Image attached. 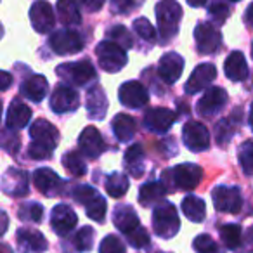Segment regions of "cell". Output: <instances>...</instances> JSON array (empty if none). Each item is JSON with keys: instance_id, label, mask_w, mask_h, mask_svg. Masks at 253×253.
Returning <instances> with one entry per match:
<instances>
[{"instance_id": "cell-15", "label": "cell", "mask_w": 253, "mask_h": 253, "mask_svg": "<svg viewBox=\"0 0 253 253\" xmlns=\"http://www.w3.org/2000/svg\"><path fill=\"white\" fill-rule=\"evenodd\" d=\"M227 92L220 87H208V90L201 95L196 104V113L203 118H213L227 104Z\"/></svg>"}, {"instance_id": "cell-49", "label": "cell", "mask_w": 253, "mask_h": 253, "mask_svg": "<svg viewBox=\"0 0 253 253\" xmlns=\"http://www.w3.org/2000/svg\"><path fill=\"white\" fill-rule=\"evenodd\" d=\"M12 84V77L7 73V71H2V80H0V85H2V90H7Z\"/></svg>"}, {"instance_id": "cell-38", "label": "cell", "mask_w": 253, "mask_h": 253, "mask_svg": "<svg viewBox=\"0 0 253 253\" xmlns=\"http://www.w3.org/2000/svg\"><path fill=\"white\" fill-rule=\"evenodd\" d=\"M43 210L45 208L37 201H26V203L19 205L18 218L23 222H28V224H40L43 220V215H45Z\"/></svg>"}, {"instance_id": "cell-14", "label": "cell", "mask_w": 253, "mask_h": 253, "mask_svg": "<svg viewBox=\"0 0 253 253\" xmlns=\"http://www.w3.org/2000/svg\"><path fill=\"white\" fill-rule=\"evenodd\" d=\"M33 182L45 198L61 196V194H64V187H66V182L52 169H47V167L37 169L33 172Z\"/></svg>"}, {"instance_id": "cell-17", "label": "cell", "mask_w": 253, "mask_h": 253, "mask_svg": "<svg viewBox=\"0 0 253 253\" xmlns=\"http://www.w3.org/2000/svg\"><path fill=\"white\" fill-rule=\"evenodd\" d=\"M2 191L11 198H23L30 194V175L21 169L11 167L2 175Z\"/></svg>"}, {"instance_id": "cell-52", "label": "cell", "mask_w": 253, "mask_h": 253, "mask_svg": "<svg viewBox=\"0 0 253 253\" xmlns=\"http://www.w3.org/2000/svg\"><path fill=\"white\" fill-rule=\"evenodd\" d=\"M191 7H205V5L210 2V0H186Z\"/></svg>"}, {"instance_id": "cell-55", "label": "cell", "mask_w": 253, "mask_h": 253, "mask_svg": "<svg viewBox=\"0 0 253 253\" xmlns=\"http://www.w3.org/2000/svg\"><path fill=\"white\" fill-rule=\"evenodd\" d=\"M2 218H4V227H2V234H4L5 229H7V215H5V211H2Z\"/></svg>"}, {"instance_id": "cell-16", "label": "cell", "mask_w": 253, "mask_h": 253, "mask_svg": "<svg viewBox=\"0 0 253 253\" xmlns=\"http://www.w3.org/2000/svg\"><path fill=\"white\" fill-rule=\"evenodd\" d=\"M30 23L37 33H49L56 26V14L47 0H35L30 7Z\"/></svg>"}, {"instance_id": "cell-41", "label": "cell", "mask_w": 253, "mask_h": 253, "mask_svg": "<svg viewBox=\"0 0 253 253\" xmlns=\"http://www.w3.org/2000/svg\"><path fill=\"white\" fill-rule=\"evenodd\" d=\"M238 162L243 173L248 177L253 175V141H245L238 148Z\"/></svg>"}, {"instance_id": "cell-34", "label": "cell", "mask_w": 253, "mask_h": 253, "mask_svg": "<svg viewBox=\"0 0 253 253\" xmlns=\"http://www.w3.org/2000/svg\"><path fill=\"white\" fill-rule=\"evenodd\" d=\"M180 210L186 215V218H189L194 224H200L207 217V203L201 198L194 196V194H189V196L184 198L182 205H180Z\"/></svg>"}, {"instance_id": "cell-26", "label": "cell", "mask_w": 253, "mask_h": 253, "mask_svg": "<svg viewBox=\"0 0 253 253\" xmlns=\"http://www.w3.org/2000/svg\"><path fill=\"white\" fill-rule=\"evenodd\" d=\"M113 222H115V227L123 234H132L135 229L141 227L139 215L135 213L132 205H116L113 208Z\"/></svg>"}, {"instance_id": "cell-11", "label": "cell", "mask_w": 253, "mask_h": 253, "mask_svg": "<svg viewBox=\"0 0 253 253\" xmlns=\"http://www.w3.org/2000/svg\"><path fill=\"white\" fill-rule=\"evenodd\" d=\"M49 106L57 115H66V113H75L80 108V94L75 90L71 85L59 84L52 90L49 99Z\"/></svg>"}, {"instance_id": "cell-36", "label": "cell", "mask_w": 253, "mask_h": 253, "mask_svg": "<svg viewBox=\"0 0 253 253\" xmlns=\"http://www.w3.org/2000/svg\"><path fill=\"white\" fill-rule=\"evenodd\" d=\"M61 163L71 177L78 179V177H84L87 173V163L78 151H66L61 158Z\"/></svg>"}, {"instance_id": "cell-4", "label": "cell", "mask_w": 253, "mask_h": 253, "mask_svg": "<svg viewBox=\"0 0 253 253\" xmlns=\"http://www.w3.org/2000/svg\"><path fill=\"white\" fill-rule=\"evenodd\" d=\"M71 198L77 201L78 205L85 207V213L90 220L102 224L106 220V211H108V203L106 198L101 196L97 189L87 184H80L71 189Z\"/></svg>"}, {"instance_id": "cell-32", "label": "cell", "mask_w": 253, "mask_h": 253, "mask_svg": "<svg viewBox=\"0 0 253 253\" xmlns=\"http://www.w3.org/2000/svg\"><path fill=\"white\" fill-rule=\"evenodd\" d=\"M56 12L59 16V21L64 26H78L82 23V12H80V2L78 0H57L56 2Z\"/></svg>"}, {"instance_id": "cell-30", "label": "cell", "mask_w": 253, "mask_h": 253, "mask_svg": "<svg viewBox=\"0 0 253 253\" xmlns=\"http://www.w3.org/2000/svg\"><path fill=\"white\" fill-rule=\"evenodd\" d=\"M144 158H146L144 148H142L139 142L132 144L130 148L125 151L123 165H125V169L128 170V173H130L134 179H139V177L144 175Z\"/></svg>"}, {"instance_id": "cell-9", "label": "cell", "mask_w": 253, "mask_h": 253, "mask_svg": "<svg viewBox=\"0 0 253 253\" xmlns=\"http://www.w3.org/2000/svg\"><path fill=\"white\" fill-rule=\"evenodd\" d=\"M194 42H196V50L203 56H211L217 54L222 45V33L220 30L215 28L213 23L200 21L194 26Z\"/></svg>"}, {"instance_id": "cell-37", "label": "cell", "mask_w": 253, "mask_h": 253, "mask_svg": "<svg viewBox=\"0 0 253 253\" xmlns=\"http://www.w3.org/2000/svg\"><path fill=\"white\" fill-rule=\"evenodd\" d=\"M218 236L225 248L238 250L243 243V229L239 224H224L218 227Z\"/></svg>"}, {"instance_id": "cell-25", "label": "cell", "mask_w": 253, "mask_h": 253, "mask_svg": "<svg viewBox=\"0 0 253 253\" xmlns=\"http://www.w3.org/2000/svg\"><path fill=\"white\" fill-rule=\"evenodd\" d=\"M85 108H87V116L90 120H102L108 113V97H106L104 88L99 84L92 85L85 95Z\"/></svg>"}, {"instance_id": "cell-10", "label": "cell", "mask_w": 253, "mask_h": 253, "mask_svg": "<svg viewBox=\"0 0 253 253\" xmlns=\"http://www.w3.org/2000/svg\"><path fill=\"white\" fill-rule=\"evenodd\" d=\"M211 201L213 207L220 213H238L243 207L241 189L238 186H220L211 189Z\"/></svg>"}, {"instance_id": "cell-42", "label": "cell", "mask_w": 253, "mask_h": 253, "mask_svg": "<svg viewBox=\"0 0 253 253\" xmlns=\"http://www.w3.org/2000/svg\"><path fill=\"white\" fill-rule=\"evenodd\" d=\"M132 28H134V32L137 33V37L141 40H144V42L151 43V45H155L156 42V30L153 28V25L149 23V19L146 18H137L134 19V23H132Z\"/></svg>"}, {"instance_id": "cell-19", "label": "cell", "mask_w": 253, "mask_h": 253, "mask_svg": "<svg viewBox=\"0 0 253 253\" xmlns=\"http://www.w3.org/2000/svg\"><path fill=\"white\" fill-rule=\"evenodd\" d=\"M16 245L19 253H45L49 248L47 238L33 227H21L16 231Z\"/></svg>"}, {"instance_id": "cell-57", "label": "cell", "mask_w": 253, "mask_h": 253, "mask_svg": "<svg viewBox=\"0 0 253 253\" xmlns=\"http://www.w3.org/2000/svg\"><path fill=\"white\" fill-rule=\"evenodd\" d=\"M231 2H239V0H231Z\"/></svg>"}, {"instance_id": "cell-29", "label": "cell", "mask_w": 253, "mask_h": 253, "mask_svg": "<svg viewBox=\"0 0 253 253\" xmlns=\"http://www.w3.org/2000/svg\"><path fill=\"white\" fill-rule=\"evenodd\" d=\"M165 194H169V193H167V189H165V186L162 184V180L151 179V180H148V182H144L141 187H139L137 200H139V203H141L142 207L149 208V207H153V205H156V203H162V200H163V196H165Z\"/></svg>"}, {"instance_id": "cell-8", "label": "cell", "mask_w": 253, "mask_h": 253, "mask_svg": "<svg viewBox=\"0 0 253 253\" xmlns=\"http://www.w3.org/2000/svg\"><path fill=\"white\" fill-rule=\"evenodd\" d=\"M49 47L57 56H73L85 49V42L77 30H56L49 37Z\"/></svg>"}, {"instance_id": "cell-5", "label": "cell", "mask_w": 253, "mask_h": 253, "mask_svg": "<svg viewBox=\"0 0 253 253\" xmlns=\"http://www.w3.org/2000/svg\"><path fill=\"white\" fill-rule=\"evenodd\" d=\"M153 232L162 239H172L180 231V218L175 205L170 201H162L153 208L151 215Z\"/></svg>"}, {"instance_id": "cell-44", "label": "cell", "mask_w": 253, "mask_h": 253, "mask_svg": "<svg viewBox=\"0 0 253 253\" xmlns=\"http://www.w3.org/2000/svg\"><path fill=\"white\" fill-rule=\"evenodd\" d=\"M229 14H231V9L225 4L224 0H213L210 5H208V16L215 25H224L227 21Z\"/></svg>"}, {"instance_id": "cell-40", "label": "cell", "mask_w": 253, "mask_h": 253, "mask_svg": "<svg viewBox=\"0 0 253 253\" xmlns=\"http://www.w3.org/2000/svg\"><path fill=\"white\" fill-rule=\"evenodd\" d=\"M106 39L113 40V42H116L118 45L125 47L126 50L134 47V37H132V33L123 25H115L106 30Z\"/></svg>"}, {"instance_id": "cell-43", "label": "cell", "mask_w": 253, "mask_h": 253, "mask_svg": "<svg viewBox=\"0 0 253 253\" xmlns=\"http://www.w3.org/2000/svg\"><path fill=\"white\" fill-rule=\"evenodd\" d=\"M193 248L196 253H224V250L210 234H198L193 241Z\"/></svg>"}, {"instance_id": "cell-56", "label": "cell", "mask_w": 253, "mask_h": 253, "mask_svg": "<svg viewBox=\"0 0 253 253\" xmlns=\"http://www.w3.org/2000/svg\"><path fill=\"white\" fill-rule=\"evenodd\" d=\"M252 59H253V42H252Z\"/></svg>"}, {"instance_id": "cell-2", "label": "cell", "mask_w": 253, "mask_h": 253, "mask_svg": "<svg viewBox=\"0 0 253 253\" xmlns=\"http://www.w3.org/2000/svg\"><path fill=\"white\" fill-rule=\"evenodd\" d=\"M203 179V169L196 163H180L162 172V184L167 193L175 191H193Z\"/></svg>"}, {"instance_id": "cell-39", "label": "cell", "mask_w": 253, "mask_h": 253, "mask_svg": "<svg viewBox=\"0 0 253 253\" xmlns=\"http://www.w3.org/2000/svg\"><path fill=\"white\" fill-rule=\"evenodd\" d=\"M94 229L90 225H85L77 231V234L71 238V245L75 248V253H87L94 248Z\"/></svg>"}, {"instance_id": "cell-48", "label": "cell", "mask_w": 253, "mask_h": 253, "mask_svg": "<svg viewBox=\"0 0 253 253\" xmlns=\"http://www.w3.org/2000/svg\"><path fill=\"white\" fill-rule=\"evenodd\" d=\"M78 2H80V5L87 12H97L102 9L106 0H78Z\"/></svg>"}, {"instance_id": "cell-22", "label": "cell", "mask_w": 253, "mask_h": 253, "mask_svg": "<svg viewBox=\"0 0 253 253\" xmlns=\"http://www.w3.org/2000/svg\"><path fill=\"white\" fill-rule=\"evenodd\" d=\"M177 115L169 108H151L144 115V126L155 134H167L175 123Z\"/></svg>"}, {"instance_id": "cell-24", "label": "cell", "mask_w": 253, "mask_h": 253, "mask_svg": "<svg viewBox=\"0 0 253 253\" xmlns=\"http://www.w3.org/2000/svg\"><path fill=\"white\" fill-rule=\"evenodd\" d=\"M32 108L21 101V99H12L9 104L7 115H5V126L7 130H21L25 126H28L30 120H32Z\"/></svg>"}, {"instance_id": "cell-21", "label": "cell", "mask_w": 253, "mask_h": 253, "mask_svg": "<svg viewBox=\"0 0 253 253\" xmlns=\"http://www.w3.org/2000/svg\"><path fill=\"white\" fill-rule=\"evenodd\" d=\"M217 78V68L211 63H201L193 70L191 77L187 78L186 85H184V92L187 95H194L198 92H201L203 88H207L211 82Z\"/></svg>"}, {"instance_id": "cell-33", "label": "cell", "mask_w": 253, "mask_h": 253, "mask_svg": "<svg viewBox=\"0 0 253 253\" xmlns=\"http://www.w3.org/2000/svg\"><path fill=\"white\" fill-rule=\"evenodd\" d=\"M111 130L120 142H128L135 135V120L126 113H118L111 120Z\"/></svg>"}, {"instance_id": "cell-45", "label": "cell", "mask_w": 253, "mask_h": 253, "mask_svg": "<svg viewBox=\"0 0 253 253\" xmlns=\"http://www.w3.org/2000/svg\"><path fill=\"white\" fill-rule=\"evenodd\" d=\"M99 253H125V243L120 236L108 234L99 243Z\"/></svg>"}, {"instance_id": "cell-31", "label": "cell", "mask_w": 253, "mask_h": 253, "mask_svg": "<svg viewBox=\"0 0 253 253\" xmlns=\"http://www.w3.org/2000/svg\"><path fill=\"white\" fill-rule=\"evenodd\" d=\"M239 113H241V108L234 109L229 118H222L220 122L217 123V126H215V141H217V144L220 146V148L222 146H227L229 142H231L232 135L238 132Z\"/></svg>"}, {"instance_id": "cell-23", "label": "cell", "mask_w": 253, "mask_h": 253, "mask_svg": "<svg viewBox=\"0 0 253 253\" xmlns=\"http://www.w3.org/2000/svg\"><path fill=\"white\" fill-rule=\"evenodd\" d=\"M184 66H186L184 57L180 56V54L170 50V52L163 54V56L160 57L158 75L167 85H173L180 78V75H182Z\"/></svg>"}, {"instance_id": "cell-6", "label": "cell", "mask_w": 253, "mask_h": 253, "mask_svg": "<svg viewBox=\"0 0 253 253\" xmlns=\"http://www.w3.org/2000/svg\"><path fill=\"white\" fill-rule=\"evenodd\" d=\"M56 75L71 87H84L97 80V71L88 59L59 64L56 66Z\"/></svg>"}, {"instance_id": "cell-54", "label": "cell", "mask_w": 253, "mask_h": 253, "mask_svg": "<svg viewBox=\"0 0 253 253\" xmlns=\"http://www.w3.org/2000/svg\"><path fill=\"white\" fill-rule=\"evenodd\" d=\"M2 253H14V252H12V248L7 243H2Z\"/></svg>"}, {"instance_id": "cell-12", "label": "cell", "mask_w": 253, "mask_h": 253, "mask_svg": "<svg viewBox=\"0 0 253 253\" xmlns=\"http://www.w3.org/2000/svg\"><path fill=\"white\" fill-rule=\"evenodd\" d=\"M182 141L189 151L203 153L210 148V132L201 122L189 120L182 126Z\"/></svg>"}, {"instance_id": "cell-28", "label": "cell", "mask_w": 253, "mask_h": 253, "mask_svg": "<svg viewBox=\"0 0 253 253\" xmlns=\"http://www.w3.org/2000/svg\"><path fill=\"white\" fill-rule=\"evenodd\" d=\"M224 73L231 82H245L248 78V63L241 50H232L225 57Z\"/></svg>"}, {"instance_id": "cell-47", "label": "cell", "mask_w": 253, "mask_h": 253, "mask_svg": "<svg viewBox=\"0 0 253 253\" xmlns=\"http://www.w3.org/2000/svg\"><path fill=\"white\" fill-rule=\"evenodd\" d=\"M128 245L134 246L135 250L146 248V246L149 245V232L141 225V227L135 229L132 234H128Z\"/></svg>"}, {"instance_id": "cell-3", "label": "cell", "mask_w": 253, "mask_h": 253, "mask_svg": "<svg viewBox=\"0 0 253 253\" xmlns=\"http://www.w3.org/2000/svg\"><path fill=\"white\" fill-rule=\"evenodd\" d=\"M156 26H158L160 40L163 43L170 42L179 33V25L182 19V7L177 0H160L155 7Z\"/></svg>"}, {"instance_id": "cell-7", "label": "cell", "mask_w": 253, "mask_h": 253, "mask_svg": "<svg viewBox=\"0 0 253 253\" xmlns=\"http://www.w3.org/2000/svg\"><path fill=\"white\" fill-rule=\"evenodd\" d=\"M95 56H97V63L102 71L106 73H118L125 68L128 63V56H126V49L118 45L113 40H102L95 47Z\"/></svg>"}, {"instance_id": "cell-51", "label": "cell", "mask_w": 253, "mask_h": 253, "mask_svg": "<svg viewBox=\"0 0 253 253\" xmlns=\"http://www.w3.org/2000/svg\"><path fill=\"white\" fill-rule=\"evenodd\" d=\"M245 239H246V246L250 248V252H253V225H250V227L246 229Z\"/></svg>"}, {"instance_id": "cell-27", "label": "cell", "mask_w": 253, "mask_h": 253, "mask_svg": "<svg viewBox=\"0 0 253 253\" xmlns=\"http://www.w3.org/2000/svg\"><path fill=\"white\" fill-rule=\"evenodd\" d=\"M47 92H49V82L43 75H32V77L25 78L19 87V94L30 99L32 102H42Z\"/></svg>"}, {"instance_id": "cell-1", "label": "cell", "mask_w": 253, "mask_h": 253, "mask_svg": "<svg viewBox=\"0 0 253 253\" xmlns=\"http://www.w3.org/2000/svg\"><path fill=\"white\" fill-rule=\"evenodd\" d=\"M32 144L28 146V156L32 160H50L52 151L59 144L61 134L45 118H39L30 125L28 130Z\"/></svg>"}, {"instance_id": "cell-50", "label": "cell", "mask_w": 253, "mask_h": 253, "mask_svg": "<svg viewBox=\"0 0 253 253\" xmlns=\"http://www.w3.org/2000/svg\"><path fill=\"white\" fill-rule=\"evenodd\" d=\"M245 23L250 26V28H253V2L246 7V11H245Z\"/></svg>"}, {"instance_id": "cell-20", "label": "cell", "mask_w": 253, "mask_h": 253, "mask_svg": "<svg viewBox=\"0 0 253 253\" xmlns=\"http://www.w3.org/2000/svg\"><path fill=\"white\" fill-rule=\"evenodd\" d=\"M78 149H80L84 156L95 160L108 149V146H106L104 139H102V134L95 126H85L82 134L78 135Z\"/></svg>"}, {"instance_id": "cell-13", "label": "cell", "mask_w": 253, "mask_h": 253, "mask_svg": "<svg viewBox=\"0 0 253 253\" xmlns=\"http://www.w3.org/2000/svg\"><path fill=\"white\" fill-rule=\"evenodd\" d=\"M118 99H120V104H123L125 108L139 109V108H144L149 102V92L139 80H128L120 85Z\"/></svg>"}, {"instance_id": "cell-18", "label": "cell", "mask_w": 253, "mask_h": 253, "mask_svg": "<svg viewBox=\"0 0 253 253\" xmlns=\"http://www.w3.org/2000/svg\"><path fill=\"white\" fill-rule=\"evenodd\" d=\"M78 224V215L70 205L59 203L50 211V229L56 232L59 238L68 236Z\"/></svg>"}, {"instance_id": "cell-46", "label": "cell", "mask_w": 253, "mask_h": 253, "mask_svg": "<svg viewBox=\"0 0 253 253\" xmlns=\"http://www.w3.org/2000/svg\"><path fill=\"white\" fill-rule=\"evenodd\" d=\"M144 4V0H111V12L113 14L128 16Z\"/></svg>"}, {"instance_id": "cell-35", "label": "cell", "mask_w": 253, "mask_h": 253, "mask_svg": "<svg viewBox=\"0 0 253 253\" xmlns=\"http://www.w3.org/2000/svg\"><path fill=\"white\" fill-rule=\"evenodd\" d=\"M130 187V182H128V177L122 172H113L106 177L104 182V189L108 193V196L111 198H122L123 194H126Z\"/></svg>"}, {"instance_id": "cell-53", "label": "cell", "mask_w": 253, "mask_h": 253, "mask_svg": "<svg viewBox=\"0 0 253 253\" xmlns=\"http://www.w3.org/2000/svg\"><path fill=\"white\" fill-rule=\"evenodd\" d=\"M248 123H250V128H252V132H253V102H252V106H250V113H248Z\"/></svg>"}]
</instances>
